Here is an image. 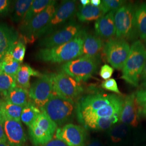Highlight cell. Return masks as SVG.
<instances>
[{
  "instance_id": "cell-1",
  "label": "cell",
  "mask_w": 146,
  "mask_h": 146,
  "mask_svg": "<svg viewBox=\"0 0 146 146\" xmlns=\"http://www.w3.org/2000/svg\"><path fill=\"white\" fill-rule=\"evenodd\" d=\"M87 32L84 29L72 41L49 48H41L36 55L37 59L46 62H67L82 55V47Z\"/></svg>"
},
{
  "instance_id": "cell-2",
  "label": "cell",
  "mask_w": 146,
  "mask_h": 146,
  "mask_svg": "<svg viewBox=\"0 0 146 146\" xmlns=\"http://www.w3.org/2000/svg\"><path fill=\"white\" fill-rule=\"evenodd\" d=\"M146 60V48L141 41L133 43L121 78L128 84L137 87L139 86L141 73Z\"/></svg>"
},
{
  "instance_id": "cell-3",
  "label": "cell",
  "mask_w": 146,
  "mask_h": 146,
  "mask_svg": "<svg viewBox=\"0 0 146 146\" xmlns=\"http://www.w3.org/2000/svg\"><path fill=\"white\" fill-rule=\"evenodd\" d=\"M135 7L125 3L115 12L116 38L125 41L134 40L138 36L135 19Z\"/></svg>"
},
{
  "instance_id": "cell-4",
  "label": "cell",
  "mask_w": 146,
  "mask_h": 146,
  "mask_svg": "<svg viewBox=\"0 0 146 146\" xmlns=\"http://www.w3.org/2000/svg\"><path fill=\"white\" fill-rule=\"evenodd\" d=\"M98 58L81 56L65 63L62 66L64 72L79 82H86L96 74L99 68Z\"/></svg>"
},
{
  "instance_id": "cell-5",
  "label": "cell",
  "mask_w": 146,
  "mask_h": 146,
  "mask_svg": "<svg viewBox=\"0 0 146 146\" xmlns=\"http://www.w3.org/2000/svg\"><path fill=\"white\" fill-rule=\"evenodd\" d=\"M41 110L45 111L56 125L61 126L71 120L76 107L74 102L54 93Z\"/></svg>"
},
{
  "instance_id": "cell-6",
  "label": "cell",
  "mask_w": 146,
  "mask_h": 146,
  "mask_svg": "<svg viewBox=\"0 0 146 146\" xmlns=\"http://www.w3.org/2000/svg\"><path fill=\"white\" fill-rule=\"evenodd\" d=\"M41 110V113L29 127L31 140L36 146H44L52 140L58 127L46 112Z\"/></svg>"
},
{
  "instance_id": "cell-7",
  "label": "cell",
  "mask_w": 146,
  "mask_h": 146,
  "mask_svg": "<svg viewBox=\"0 0 146 146\" xmlns=\"http://www.w3.org/2000/svg\"><path fill=\"white\" fill-rule=\"evenodd\" d=\"M56 1H53L47 8L34 17L26 26L19 28L21 36L25 42L31 43L37 40L38 34L47 26L52 19L58 7Z\"/></svg>"
},
{
  "instance_id": "cell-8",
  "label": "cell",
  "mask_w": 146,
  "mask_h": 146,
  "mask_svg": "<svg viewBox=\"0 0 146 146\" xmlns=\"http://www.w3.org/2000/svg\"><path fill=\"white\" fill-rule=\"evenodd\" d=\"M53 89L58 96L73 102L84 92L80 82L63 71L53 74Z\"/></svg>"
},
{
  "instance_id": "cell-9",
  "label": "cell",
  "mask_w": 146,
  "mask_h": 146,
  "mask_svg": "<svg viewBox=\"0 0 146 146\" xmlns=\"http://www.w3.org/2000/svg\"><path fill=\"white\" fill-rule=\"evenodd\" d=\"M130 49L128 41L117 38L108 40L103 48L107 61L113 68L119 70L123 68Z\"/></svg>"
},
{
  "instance_id": "cell-10",
  "label": "cell",
  "mask_w": 146,
  "mask_h": 146,
  "mask_svg": "<svg viewBox=\"0 0 146 146\" xmlns=\"http://www.w3.org/2000/svg\"><path fill=\"white\" fill-rule=\"evenodd\" d=\"M84 30L75 21H69L62 28L43 37L40 41L38 46L42 48H49L61 45L72 41Z\"/></svg>"
},
{
  "instance_id": "cell-11",
  "label": "cell",
  "mask_w": 146,
  "mask_h": 146,
  "mask_svg": "<svg viewBox=\"0 0 146 146\" xmlns=\"http://www.w3.org/2000/svg\"><path fill=\"white\" fill-rule=\"evenodd\" d=\"M54 92L53 74H43L31 86L29 96L31 102L41 110Z\"/></svg>"
},
{
  "instance_id": "cell-12",
  "label": "cell",
  "mask_w": 146,
  "mask_h": 146,
  "mask_svg": "<svg viewBox=\"0 0 146 146\" xmlns=\"http://www.w3.org/2000/svg\"><path fill=\"white\" fill-rule=\"evenodd\" d=\"M76 10L77 2L76 1H62L48 24L38 34L37 39L47 36L58 30V28L72 19Z\"/></svg>"
},
{
  "instance_id": "cell-13",
  "label": "cell",
  "mask_w": 146,
  "mask_h": 146,
  "mask_svg": "<svg viewBox=\"0 0 146 146\" xmlns=\"http://www.w3.org/2000/svg\"><path fill=\"white\" fill-rule=\"evenodd\" d=\"M117 95L106 93L90 94L82 98L76 107V115L93 112L119 99Z\"/></svg>"
},
{
  "instance_id": "cell-14",
  "label": "cell",
  "mask_w": 146,
  "mask_h": 146,
  "mask_svg": "<svg viewBox=\"0 0 146 146\" xmlns=\"http://www.w3.org/2000/svg\"><path fill=\"white\" fill-rule=\"evenodd\" d=\"M55 136L69 146H84L86 145L87 132L80 125L69 123L57 129Z\"/></svg>"
},
{
  "instance_id": "cell-15",
  "label": "cell",
  "mask_w": 146,
  "mask_h": 146,
  "mask_svg": "<svg viewBox=\"0 0 146 146\" xmlns=\"http://www.w3.org/2000/svg\"><path fill=\"white\" fill-rule=\"evenodd\" d=\"M123 101L121 96L118 100L108 104L106 106L101 108L93 112L84 113L77 115L78 121L84 126L89 122L99 118L111 117L114 116H119L123 108Z\"/></svg>"
},
{
  "instance_id": "cell-16",
  "label": "cell",
  "mask_w": 146,
  "mask_h": 146,
  "mask_svg": "<svg viewBox=\"0 0 146 146\" xmlns=\"http://www.w3.org/2000/svg\"><path fill=\"white\" fill-rule=\"evenodd\" d=\"M2 119L5 136L8 141L13 146H23L26 137L21 122L9 119L0 114Z\"/></svg>"
},
{
  "instance_id": "cell-17",
  "label": "cell",
  "mask_w": 146,
  "mask_h": 146,
  "mask_svg": "<svg viewBox=\"0 0 146 146\" xmlns=\"http://www.w3.org/2000/svg\"><path fill=\"white\" fill-rule=\"evenodd\" d=\"M141 110L136 99L135 93L126 96L120 114V121L122 123L129 126L136 127L139 125V114Z\"/></svg>"
},
{
  "instance_id": "cell-18",
  "label": "cell",
  "mask_w": 146,
  "mask_h": 146,
  "mask_svg": "<svg viewBox=\"0 0 146 146\" xmlns=\"http://www.w3.org/2000/svg\"><path fill=\"white\" fill-rule=\"evenodd\" d=\"M115 14V11H110L95 21L94 28L96 35L107 40L116 35Z\"/></svg>"
},
{
  "instance_id": "cell-19",
  "label": "cell",
  "mask_w": 146,
  "mask_h": 146,
  "mask_svg": "<svg viewBox=\"0 0 146 146\" xmlns=\"http://www.w3.org/2000/svg\"><path fill=\"white\" fill-rule=\"evenodd\" d=\"M19 33L4 23H0V62L19 40Z\"/></svg>"
},
{
  "instance_id": "cell-20",
  "label": "cell",
  "mask_w": 146,
  "mask_h": 146,
  "mask_svg": "<svg viewBox=\"0 0 146 146\" xmlns=\"http://www.w3.org/2000/svg\"><path fill=\"white\" fill-rule=\"evenodd\" d=\"M104 46V42L101 37L87 33L82 47V56L98 58Z\"/></svg>"
},
{
  "instance_id": "cell-21",
  "label": "cell",
  "mask_w": 146,
  "mask_h": 146,
  "mask_svg": "<svg viewBox=\"0 0 146 146\" xmlns=\"http://www.w3.org/2000/svg\"><path fill=\"white\" fill-rule=\"evenodd\" d=\"M105 14H106L101 5L95 7L90 3L86 6L79 5L78 11L76 12L78 21L81 22L96 21Z\"/></svg>"
},
{
  "instance_id": "cell-22",
  "label": "cell",
  "mask_w": 146,
  "mask_h": 146,
  "mask_svg": "<svg viewBox=\"0 0 146 146\" xmlns=\"http://www.w3.org/2000/svg\"><path fill=\"white\" fill-rule=\"evenodd\" d=\"M42 75L41 73L31 68L27 64H21L20 69L16 75V86L29 90L31 86L30 84L31 76L40 78Z\"/></svg>"
},
{
  "instance_id": "cell-23",
  "label": "cell",
  "mask_w": 146,
  "mask_h": 146,
  "mask_svg": "<svg viewBox=\"0 0 146 146\" xmlns=\"http://www.w3.org/2000/svg\"><path fill=\"white\" fill-rule=\"evenodd\" d=\"M5 100L13 104L24 107L31 101L29 90L16 86L6 96Z\"/></svg>"
},
{
  "instance_id": "cell-24",
  "label": "cell",
  "mask_w": 146,
  "mask_h": 146,
  "mask_svg": "<svg viewBox=\"0 0 146 146\" xmlns=\"http://www.w3.org/2000/svg\"><path fill=\"white\" fill-rule=\"evenodd\" d=\"M53 1L51 0H34L32 3L23 21L21 22L19 28L26 26L27 25L42 11H44L48 5L51 4Z\"/></svg>"
},
{
  "instance_id": "cell-25",
  "label": "cell",
  "mask_w": 146,
  "mask_h": 146,
  "mask_svg": "<svg viewBox=\"0 0 146 146\" xmlns=\"http://www.w3.org/2000/svg\"><path fill=\"white\" fill-rule=\"evenodd\" d=\"M135 26L138 36L142 40L146 39V3L136 7Z\"/></svg>"
},
{
  "instance_id": "cell-26",
  "label": "cell",
  "mask_w": 146,
  "mask_h": 146,
  "mask_svg": "<svg viewBox=\"0 0 146 146\" xmlns=\"http://www.w3.org/2000/svg\"><path fill=\"white\" fill-rule=\"evenodd\" d=\"M23 107L13 104L6 100H0V114L21 122V115Z\"/></svg>"
},
{
  "instance_id": "cell-27",
  "label": "cell",
  "mask_w": 146,
  "mask_h": 146,
  "mask_svg": "<svg viewBox=\"0 0 146 146\" xmlns=\"http://www.w3.org/2000/svg\"><path fill=\"white\" fill-rule=\"evenodd\" d=\"M34 0H18L15 1L11 19L14 22H21L26 15Z\"/></svg>"
},
{
  "instance_id": "cell-28",
  "label": "cell",
  "mask_w": 146,
  "mask_h": 146,
  "mask_svg": "<svg viewBox=\"0 0 146 146\" xmlns=\"http://www.w3.org/2000/svg\"><path fill=\"white\" fill-rule=\"evenodd\" d=\"M120 117L119 116H114L111 117L97 119L89 122L84 127L86 128L96 131L106 130L117 123L120 120Z\"/></svg>"
},
{
  "instance_id": "cell-29",
  "label": "cell",
  "mask_w": 146,
  "mask_h": 146,
  "mask_svg": "<svg viewBox=\"0 0 146 146\" xmlns=\"http://www.w3.org/2000/svg\"><path fill=\"white\" fill-rule=\"evenodd\" d=\"M41 112V110L30 101L23 108L21 113V121L26 125L29 127L36 120Z\"/></svg>"
},
{
  "instance_id": "cell-30",
  "label": "cell",
  "mask_w": 146,
  "mask_h": 146,
  "mask_svg": "<svg viewBox=\"0 0 146 146\" xmlns=\"http://www.w3.org/2000/svg\"><path fill=\"white\" fill-rule=\"evenodd\" d=\"M3 73L16 76L18 73L22 63L13 59L11 54L8 52L1 62Z\"/></svg>"
},
{
  "instance_id": "cell-31",
  "label": "cell",
  "mask_w": 146,
  "mask_h": 146,
  "mask_svg": "<svg viewBox=\"0 0 146 146\" xmlns=\"http://www.w3.org/2000/svg\"><path fill=\"white\" fill-rule=\"evenodd\" d=\"M129 130V125L125 123H120L111 127L109 131V136L111 141L118 143L125 137Z\"/></svg>"
},
{
  "instance_id": "cell-32",
  "label": "cell",
  "mask_w": 146,
  "mask_h": 146,
  "mask_svg": "<svg viewBox=\"0 0 146 146\" xmlns=\"http://www.w3.org/2000/svg\"><path fill=\"white\" fill-rule=\"evenodd\" d=\"M16 76L2 73L0 75V93L5 98L12 89L15 87Z\"/></svg>"
},
{
  "instance_id": "cell-33",
  "label": "cell",
  "mask_w": 146,
  "mask_h": 146,
  "mask_svg": "<svg viewBox=\"0 0 146 146\" xmlns=\"http://www.w3.org/2000/svg\"><path fill=\"white\" fill-rule=\"evenodd\" d=\"M26 51V47L25 43L20 40H18L11 48L9 52L14 60L19 62L22 63Z\"/></svg>"
},
{
  "instance_id": "cell-34",
  "label": "cell",
  "mask_w": 146,
  "mask_h": 146,
  "mask_svg": "<svg viewBox=\"0 0 146 146\" xmlns=\"http://www.w3.org/2000/svg\"><path fill=\"white\" fill-rule=\"evenodd\" d=\"M126 3L125 1L121 0H103L101 1V6L106 14L110 11H116Z\"/></svg>"
},
{
  "instance_id": "cell-35",
  "label": "cell",
  "mask_w": 146,
  "mask_h": 146,
  "mask_svg": "<svg viewBox=\"0 0 146 146\" xmlns=\"http://www.w3.org/2000/svg\"><path fill=\"white\" fill-rule=\"evenodd\" d=\"M101 87L107 90L114 92L116 94H121L117 84L114 78H110L103 81L101 84Z\"/></svg>"
},
{
  "instance_id": "cell-36",
  "label": "cell",
  "mask_w": 146,
  "mask_h": 146,
  "mask_svg": "<svg viewBox=\"0 0 146 146\" xmlns=\"http://www.w3.org/2000/svg\"><path fill=\"white\" fill-rule=\"evenodd\" d=\"M135 94L137 104L141 109L146 108V87L139 90Z\"/></svg>"
},
{
  "instance_id": "cell-37",
  "label": "cell",
  "mask_w": 146,
  "mask_h": 146,
  "mask_svg": "<svg viewBox=\"0 0 146 146\" xmlns=\"http://www.w3.org/2000/svg\"><path fill=\"white\" fill-rule=\"evenodd\" d=\"M114 72V69L108 64H104L101 67L100 71V76L105 80H108L112 76Z\"/></svg>"
},
{
  "instance_id": "cell-38",
  "label": "cell",
  "mask_w": 146,
  "mask_h": 146,
  "mask_svg": "<svg viewBox=\"0 0 146 146\" xmlns=\"http://www.w3.org/2000/svg\"><path fill=\"white\" fill-rule=\"evenodd\" d=\"M11 9V1L8 0H0V15H7Z\"/></svg>"
},
{
  "instance_id": "cell-39",
  "label": "cell",
  "mask_w": 146,
  "mask_h": 146,
  "mask_svg": "<svg viewBox=\"0 0 146 146\" xmlns=\"http://www.w3.org/2000/svg\"><path fill=\"white\" fill-rule=\"evenodd\" d=\"M43 146H69L62 140L55 137Z\"/></svg>"
},
{
  "instance_id": "cell-40",
  "label": "cell",
  "mask_w": 146,
  "mask_h": 146,
  "mask_svg": "<svg viewBox=\"0 0 146 146\" xmlns=\"http://www.w3.org/2000/svg\"><path fill=\"white\" fill-rule=\"evenodd\" d=\"M140 82V86L142 88L146 87V60L142 72L141 73Z\"/></svg>"
},
{
  "instance_id": "cell-41",
  "label": "cell",
  "mask_w": 146,
  "mask_h": 146,
  "mask_svg": "<svg viewBox=\"0 0 146 146\" xmlns=\"http://www.w3.org/2000/svg\"><path fill=\"white\" fill-rule=\"evenodd\" d=\"M5 139H7L5 136L2 119L0 116V142L3 141Z\"/></svg>"
},
{
  "instance_id": "cell-42",
  "label": "cell",
  "mask_w": 146,
  "mask_h": 146,
  "mask_svg": "<svg viewBox=\"0 0 146 146\" xmlns=\"http://www.w3.org/2000/svg\"><path fill=\"white\" fill-rule=\"evenodd\" d=\"M84 146H103V145L100 141L94 140L90 142L87 145H85Z\"/></svg>"
},
{
  "instance_id": "cell-43",
  "label": "cell",
  "mask_w": 146,
  "mask_h": 146,
  "mask_svg": "<svg viewBox=\"0 0 146 146\" xmlns=\"http://www.w3.org/2000/svg\"><path fill=\"white\" fill-rule=\"evenodd\" d=\"M90 4L95 7H99L101 5V0H90Z\"/></svg>"
},
{
  "instance_id": "cell-44",
  "label": "cell",
  "mask_w": 146,
  "mask_h": 146,
  "mask_svg": "<svg viewBox=\"0 0 146 146\" xmlns=\"http://www.w3.org/2000/svg\"><path fill=\"white\" fill-rule=\"evenodd\" d=\"M0 146H13L11 143L8 141L7 139H5L3 141L0 142Z\"/></svg>"
},
{
  "instance_id": "cell-45",
  "label": "cell",
  "mask_w": 146,
  "mask_h": 146,
  "mask_svg": "<svg viewBox=\"0 0 146 146\" xmlns=\"http://www.w3.org/2000/svg\"><path fill=\"white\" fill-rule=\"evenodd\" d=\"M80 3L81 5L83 6H86L90 3V0H81Z\"/></svg>"
},
{
  "instance_id": "cell-46",
  "label": "cell",
  "mask_w": 146,
  "mask_h": 146,
  "mask_svg": "<svg viewBox=\"0 0 146 146\" xmlns=\"http://www.w3.org/2000/svg\"><path fill=\"white\" fill-rule=\"evenodd\" d=\"M141 114L143 115H144L146 117V108H143L141 109V111H140Z\"/></svg>"
},
{
  "instance_id": "cell-47",
  "label": "cell",
  "mask_w": 146,
  "mask_h": 146,
  "mask_svg": "<svg viewBox=\"0 0 146 146\" xmlns=\"http://www.w3.org/2000/svg\"><path fill=\"white\" fill-rule=\"evenodd\" d=\"M2 64H1V62H0V75L1 74H2Z\"/></svg>"
},
{
  "instance_id": "cell-48",
  "label": "cell",
  "mask_w": 146,
  "mask_h": 146,
  "mask_svg": "<svg viewBox=\"0 0 146 146\" xmlns=\"http://www.w3.org/2000/svg\"><path fill=\"white\" fill-rule=\"evenodd\" d=\"M145 42H146V40H145Z\"/></svg>"
}]
</instances>
